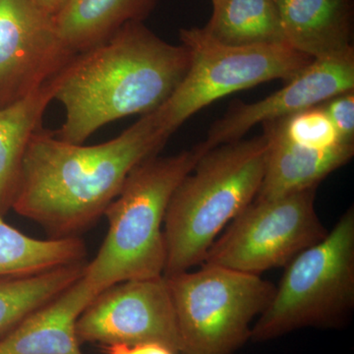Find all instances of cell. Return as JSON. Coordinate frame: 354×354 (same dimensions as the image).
<instances>
[{
  "label": "cell",
  "mask_w": 354,
  "mask_h": 354,
  "mask_svg": "<svg viewBox=\"0 0 354 354\" xmlns=\"http://www.w3.org/2000/svg\"><path fill=\"white\" fill-rule=\"evenodd\" d=\"M169 138L153 113L94 146L68 143L39 128L25 153L11 209L50 239L79 236L104 215L130 172L158 155Z\"/></svg>",
  "instance_id": "6da1fadb"
},
{
  "label": "cell",
  "mask_w": 354,
  "mask_h": 354,
  "mask_svg": "<svg viewBox=\"0 0 354 354\" xmlns=\"http://www.w3.org/2000/svg\"><path fill=\"white\" fill-rule=\"evenodd\" d=\"M183 44L167 43L141 22L128 23L111 38L78 53L55 76V100L65 120L55 135L84 144L100 128L162 106L189 67Z\"/></svg>",
  "instance_id": "7a4b0ae2"
},
{
  "label": "cell",
  "mask_w": 354,
  "mask_h": 354,
  "mask_svg": "<svg viewBox=\"0 0 354 354\" xmlns=\"http://www.w3.org/2000/svg\"><path fill=\"white\" fill-rule=\"evenodd\" d=\"M264 134L205 153L171 198L164 221V276L202 265L218 235L255 200L264 177Z\"/></svg>",
  "instance_id": "3957f363"
},
{
  "label": "cell",
  "mask_w": 354,
  "mask_h": 354,
  "mask_svg": "<svg viewBox=\"0 0 354 354\" xmlns=\"http://www.w3.org/2000/svg\"><path fill=\"white\" fill-rule=\"evenodd\" d=\"M209 150L201 142L176 155L147 158L130 172L104 212L106 239L84 269V283L95 297L121 281L164 276L167 206L179 184Z\"/></svg>",
  "instance_id": "277c9868"
},
{
  "label": "cell",
  "mask_w": 354,
  "mask_h": 354,
  "mask_svg": "<svg viewBox=\"0 0 354 354\" xmlns=\"http://www.w3.org/2000/svg\"><path fill=\"white\" fill-rule=\"evenodd\" d=\"M286 267L269 306L253 324L251 341L302 328H337L348 320L354 308L353 207Z\"/></svg>",
  "instance_id": "5b68a950"
},
{
  "label": "cell",
  "mask_w": 354,
  "mask_h": 354,
  "mask_svg": "<svg viewBox=\"0 0 354 354\" xmlns=\"http://www.w3.org/2000/svg\"><path fill=\"white\" fill-rule=\"evenodd\" d=\"M176 313L179 354H234L251 339L276 286L218 266L165 276Z\"/></svg>",
  "instance_id": "8992f818"
},
{
  "label": "cell",
  "mask_w": 354,
  "mask_h": 354,
  "mask_svg": "<svg viewBox=\"0 0 354 354\" xmlns=\"http://www.w3.org/2000/svg\"><path fill=\"white\" fill-rule=\"evenodd\" d=\"M179 38L189 53V67L169 100L153 111L169 137L221 97L269 81L288 82L314 60L288 44L227 46L203 28L181 29Z\"/></svg>",
  "instance_id": "52a82bcc"
},
{
  "label": "cell",
  "mask_w": 354,
  "mask_h": 354,
  "mask_svg": "<svg viewBox=\"0 0 354 354\" xmlns=\"http://www.w3.org/2000/svg\"><path fill=\"white\" fill-rule=\"evenodd\" d=\"M316 191L253 201L212 244L202 265L256 276L286 267L328 234L316 213Z\"/></svg>",
  "instance_id": "ba28073f"
},
{
  "label": "cell",
  "mask_w": 354,
  "mask_h": 354,
  "mask_svg": "<svg viewBox=\"0 0 354 354\" xmlns=\"http://www.w3.org/2000/svg\"><path fill=\"white\" fill-rule=\"evenodd\" d=\"M81 344L158 342L179 354L176 313L165 276L109 286L84 309L76 323Z\"/></svg>",
  "instance_id": "9c48e42d"
},
{
  "label": "cell",
  "mask_w": 354,
  "mask_h": 354,
  "mask_svg": "<svg viewBox=\"0 0 354 354\" xmlns=\"http://www.w3.org/2000/svg\"><path fill=\"white\" fill-rule=\"evenodd\" d=\"M74 55L32 0H0V106L48 82Z\"/></svg>",
  "instance_id": "30bf717a"
},
{
  "label": "cell",
  "mask_w": 354,
  "mask_h": 354,
  "mask_svg": "<svg viewBox=\"0 0 354 354\" xmlns=\"http://www.w3.org/2000/svg\"><path fill=\"white\" fill-rule=\"evenodd\" d=\"M354 90V48L316 58L285 87L252 102H237L209 127L204 143L209 150L243 138L258 124L279 120L330 97Z\"/></svg>",
  "instance_id": "8fae6325"
},
{
  "label": "cell",
  "mask_w": 354,
  "mask_h": 354,
  "mask_svg": "<svg viewBox=\"0 0 354 354\" xmlns=\"http://www.w3.org/2000/svg\"><path fill=\"white\" fill-rule=\"evenodd\" d=\"M95 297L81 276L1 335L0 354H85L76 323Z\"/></svg>",
  "instance_id": "7c38bea8"
},
{
  "label": "cell",
  "mask_w": 354,
  "mask_h": 354,
  "mask_svg": "<svg viewBox=\"0 0 354 354\" xmlns=\"http://www.w3.org/2000/svg\"><path fill=\"white\" fill-rule=\"evenodd\" d=\"M286 43L313 58L353 48V0H276Z\"/></svg>",
  "instance_id": "4fadbf2b"
},
{
  "label": "cell",
  "mask_w": 354,
  "mask_h": 354,
  "mask_svg": "<svg viewBox=\"0 0 354 354\" xmlns=\"http://www.w3.org/2000/svg\"><path fill=\"white\" fill-rule=\"evenodd\" d=\"M268 141L265 174L254 201H265L311 188L353 158L354 145L328 150L305 148L263 127Z\"/></svg>",
  "instance_id": "5bb4252c"
},
{
  "label": "cell",
  "mask_w": 354,
  "mask_h": 354,
  "mask_svg": "<svg viewBox=\"0 0 354 354\" xmlns=\"http://www.w3.org/2000/svg\"><path fill=\"white\" fill-rule=\"evenodd\" d=\"M55 77L17 101L0 106V214L12 208L32 135L55 100Z\"/></svg>",
  "instance_id": "9a60e30c"
},
{
  "label": "cell",
  "mask_w": 354,
  "mask_h": 354,
  "mask_svg": "<svg viewBox=\"0 0 354 354\" xmlns=\"http://www.w3.org/2000/svg\"><path fill=\"white\" fill-rule=\"evenodd\" d=\"M156 0H66L53 16L58 36L73 55L85 53L128 23L141 22Z\"/></svg>",
  "instance_id": "2e32d148"
},
{
  "label": "cell",
  "mask_w": 354,
  "mask_h": 354,
  "mask_svg": "<svg viewBox=\"0 0 354 354\" xmlns=\"http://www.w3.org/2000/svg\"><path fill=\"white\" fill-rule=\"evenodd\" d=\"M86 258L87 247L80 237L32 239L0 214V279L35 276L86 262Z\"/></svg>",
  "instance_id": "e0dca14e"
},
{
  "label": "cell",
  "mask_w": 354,
  "mask_h": 354,
  "mask_svg": "<svg viewBox=\"0 0 354 354\" xmlns=\"http://www.w3.org/2000/svg\"><path fill=\"white\" fill-rule=\"evenodd\" d=\"M203 29L227 46L286 44L276 0H221Z\"/></svg>",
  "instance_id": "ac0fdd59"
},
{
  "label": "cell",
  "mask_w": 354,
  "mask_h": 354,
  "mask_svg": "<svg viewBox=\"0 0 354 354\" xmlns=\"http://www.w3.org/2000/svg\"><path fill=\"white\" fill-rule=\"evenodd\" d=\"M86 262L43 274L0 279V337L81 278Z\"/></svg>",
  "instance_id": "d6986e66"
},
{
  "label": "cell",
  "mask_w": 354,
  "mask_h": 354,
  "mask_svg": "<svg viewBox=\"0 0 354 354\" xmlns=\"http://www.w3.org/2000/svg\"><path fill=\"white\" fill-rule=\"evenodd\" d=\"M262 125L278 133L290 143L305 148L328 150L346 145L342 143L332 121L321 104Z\"/></svg>",
  "instance_id": "ffe728a7"
},
{
  "label": "cell",
  "mask_w": 354,
  "mask_h": 354,
  "mask_svg": "<svg viewBox=\"0 0 354 354\" xmlns=\"http://www.w3.org/2000/svg\"><path fill=\"white\" fill-rule=\"evenodd\" d=\"M342 144L354 145V90L335 95L321 104Z\"/></svg>",
  "instance_id": "44dd1931"
},
{
  "label": "cell",
  "mask_w": 354,
  "mask_h": 354,
  "mask_svg": "<svg viewBox=\"0 0 354 354\" xmlns=\"http://www.w3.org/2000/svg\"><path fill=\"white\" fill-rule=\"evenodd\" d=\"M104 354H178L158 342H140V344H114L102 346Z\"/></svg>",
  "instance_id": "7402d4cb"
},
{
  "label": "cell",
  "mask_w": 354,
  "mask_h": 354,
  "mask_svg": "<svg viewBox=\"0 0 354 354\" xmlns=\"http://www.w3.org/2000/svg\"><path fill=\"white\" fill-rule=\"evenodd\" d=\"M37 6L41 7L50 15L55 16V14L59 10L60 7L64 6L66 0H32Z\"/></svg>",
  "instance_id": "603a6c76"
},
{
  "label": "cell",
  "mask_w": 354,
  "mask_h": 354,
  "mask_svg": "<svg viewBox=\"0 0 354 354\" xmlns=\"http://www.w3.org/2000/svg\"><path fill=\"white\" fill-rule=\"evenodd\" d=\"M221 0H212V2H213V6H216V4H218V2H221Z\"/></svg>",
  "instance_id": "cb8c5ba5"
}]
</instances>
